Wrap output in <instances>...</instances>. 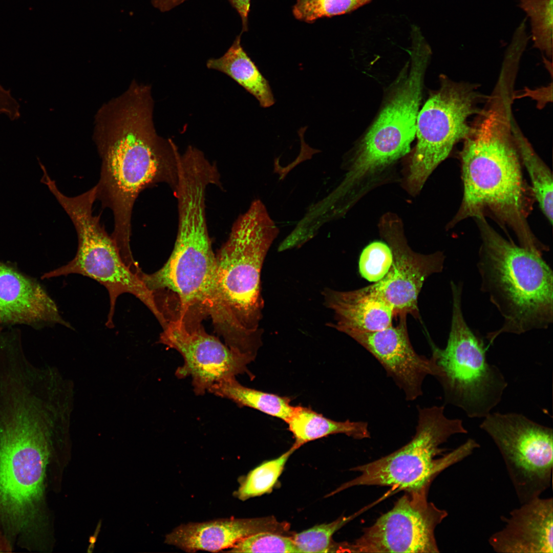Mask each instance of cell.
Masks as SVG:
<instances>
[{
    "instance_id": "6da1fadb",
    "label": "cell",
    "mask_w": 553,
    "mask_h": 553,
    "mask_svg": "<svg viewBox=\"0 0 553 553\" xmlns=\"http://www.w3.org/2000/svg\"><path fill=\"white\" fill-rule=\"evenodd\" d=\"M153 108L151 86L133 80L95 116L93 139L101 160L96 198L112 211L111 236L124 258L132 256V215L140 193L161 182L174 190L177 181L179 152L157 134Z\"/></svg>"
},
{
    "instance_id": "7a4b0ae2",
    "label": "cell",
    "mask_w": 553,
    "mask_h": 553,
    "mask_svg": "<svg viewBox=\"0 0 553 553\" xmlns=\"http://www.w3.org/2000/svg\"><path fill=\"white\" fill-rule=\"evenodd\" d=\"M71 416L38 394L0 398V522L13 545L46 548L47 467L56 445L67 441Z\"/></svg>"
},
{
    "instance_id": "3957f363",
    "label": "cell",
    "mask_w": 553,
    "mask_h": 553,
    "mask_svg": "<svg viewBox=\"0 0 553 553\" xmlns=\"http://www.w3.org/2000/svg\"><path fill=\"white\" fill-rule=\"evenodd\" d=\"M467 136L460 153L463 194L452 228L470 218L491 214L510 228L521 247L542 254L548 247L531 231L530 202L512 132L509 100L496 98Z\"/></svg>"
},
{
    "instance_id": "277c9868",
    "label": "cell",
    "mask_w": 553,
    "mask_h": 553,
    "mask_svg": "<svg viewBox=\"0 0 553 553\" xmlns=\"http://www.w3.org/2000/svg\"><path fill=\"white\" fill-rule=\"evenodd\" d=\"M278 233L263 205L256 201L234 223L216 255V288L209 316L232 349L248 347L262 330L261 270Z\"/></svg>"
},
{
    "instance_id": "5b68a950",
    "label": "cell",
    "mask_w": 553,
    "mask_h": 553,
    "mask_svg": "<svg viewBox=\"0 0 553 553\" xmlns=\"http://www.w3.org/2000/svg\"><path fill=\"white\" fill-rule=\"evenodd\" d=\"M482 244L477 268L481 289L503 322L486 336L492 345L500 335L548 328L553 322V273L542 254L508 241L486 221L475 218Z\"/></svg>"
},
{
    "instance_id": "8992f818",
    "label": "cell",
    "mask_w": 553,
    "mask_h": 553,
    "mask_svg": "<svg viewBox=\"0 0 553 553\" xmlns=\"http://www.w3.org/2000/svg\"><path fill=\"white\" fill-rule=\"evenodd\" d=\"M205 198L197 192L179 195L178 228L173 250L160 269L140 274L168 321L202 322L212 305L217 264L207 230Z\"/></svg>"
},
{
    "instance_id": "52a82bcc",
    "label": "cell",
    "mask_w": 553,
    "mask_h": 553,
    "mask_svg": "<svg viewBox=\"0 0 553 553\" xmlns=\"http://www.w3.org/2000/svg\"><path fill=\"white\" fill-rule=\"evenodd\" d=\"M459 419L444 414V406L420 407L416 432L406 445L394 452L351 470L360 473L336 491L358 485L388 486L405 492L429 490L439 473L471 455L480 445L474 439L446 454L441 448L452 436L466 434Z\"/></svg>"
},
{
    "instance_id": "ba28073f",
    "label": "cell",
    "mask_w": 553,
    "mask_h": 553,
    "mask_svg": "<svg viewBox=\"0 0 553 553\" xmlns=\"http://www.w3.org/2000/svg\"><path fill=\"white\" fill-rule=\"evenodd\" d=\"M453 298L451 328L446 347L433 342L431 358L442 386L445 402L463 410L470 418H484L502 399L507 382L486 359L483 341L467 324L461 306L462 283H451Z\"/></svg>"
},
{
    "instance_id": "9c48e42d",
    "label": "cell",
    "mask_w": 553,
    "mask_h": 553,
    "mask_svg": "<svg viewBox=\"0 0 553 553\" xmlns=\"http://www.w3.org/2000/svg\"><path fill=\"white\" fill-rule=\"evenodd\" d=\"M96 192L92 188L74 197L63 194L57 201L71 219L77 232L78 248L74 258L66 264L45 273L42 279L78 274L103 285L109 293L110 310L106 326L114 327L113 318L116 300L125 293L132 294L152 312L161 327L166 321L140 273L133 271L123 260L116 242L101 224L100 215L93 214Z\"/></svg>"
},
{
    "instance_id": "30bf717a",
    "label": "cell",
    "mask_w": 553,
    "mask_h": 553,
    "mask_svg": "<svg viewBox=\"0 0 553 553\" xmlns=\"http://www.w3.org/2000/svg\"><path fill=\"white\" fill-rule=\"evenodd\" d=\"M440 79L439 88L431 92L417 119V143L404 182L413 196L420 192L455 144L469 135L472 127L468 119L479 112V95L475 86L444 75Z\"/></svg>"
},
{
    "instance_id": "8fae6325",
    "label": "cell",
    "mask_w": 553,
    "mask_h": 553,
    "mask_svg": "<svg viewBox=\"0 0 553 553\" xmlns=\"http://www.w3.org/2000/svg\"><path fill=\"white\" fill-rule=\"evenodd\" d=\"M479 427L500 452L520 504L540 497L551 483L552 429L513 412H491Z\"/></svg>"
},
{
    "instance_id": "7c38bea8",
    "label": "cell",
    "mask_w": 553,
    "mask_h": 553,
    "mask_svg": "<svg viewBox=\"0 0 553 553\" xmlns=\"http://www.w3.org/2000/svg\"><path fill=\"white\" fill-rule=\"evenodd\" d=\"M429 490L406 492L393 508L364 529L353 543L339 545L352 552H439L435 530L448 515L429 502Z\"/></svg>"
},
{
    "instance_id": "4fadbf2b",
    "label": "cell",
    "mask_w": 553,
    "mask_h": 553,
    "mask_svg": "<svg viewBox=\"0 0 553 553\" xmlns=\"http://www.w3.org/2000/svg\"><path fill=\"white\" fill-rule=\"evenodd\" d=\"M410 62L392 86L376 119L358 145L397 160L407 155L416 136L423 80L430 55L421 42L414 45Z\"/></svg>"
},
{
    "instance_id": "5bb4252c",
    "label": "cell",
    "mask_w": 553,
    "mask_h": 553,
    "mask_svg": "<svg viewBox=\"0 0 553 553\" xmlns=\"http://www.w3.org/2000/svg\"><path fill=\"white\" fill-rule=\"evenodd\" d=\"M159 342L177 351L184 363L175 375L179 378L190 376L197 395H204L215 384L246 373L251 377L247 365L255 356L229 348L219 338L206 332L202 322H168Z\"/></svg>"
},
{
    "instance_id": "9a60e30c",
    "label": "cell",
    "mask_w": 553,
    "mask_h": 553,
    "mask_svg": "<svg viewBox=\"0 0 553 553\" xmlns=\"http://www.w3.org/2000/svg\"><path fill=\"white\" fill-rule=\"evenodd\" d=\"M378 228L392 251L393 262L385 277L369 286L391 306L395 317L410 314L419 318V292L429 276L442 271L445 256L441 251L429 254L414 251L408 244L402 222L395 214H384Z\"/></svg>"
},
{
    "instance_id": "2e32d148",
    "label": "cell",
    "mask_w": 553,
    "mask_h": 553,
    "mask_svg": "<svg viewBox=\"0 0 553 553\" xmlns=\"http://www.w3.org/2000/svg\"><path fill=\"white\" fill-rule=\"evenodd\" d=\"M407 316H399L395 326L392 324L378 331L350 330L345 333L368 351L402 390L406 400L413 401L422 395L425 378L428 375L435 377L437 369L431 358L418 354L412 347Z\"/></svg>"
},
{
    "instance_id": "e0dca14e",
    "label": "cell",
    "mask_w": 553,
    "mask_h": 553,
    "mask_svg": "<svg viewBox=\"0 0 553 553\" xmlns=\"http://www.w3.org/2000/svg\"><path fill=\"white\" fill-rule=\"evenodd\" d=\"M55 324L72 328L36 280L0 260V326Z\"/></svg>"
},
{
    "instance_id": "ac0fdd59",
    "label": "cell",
    "mask_w": 553,
    "mask_h": 553,
    "mask_svg": "<svg viewBox=\"0 0 553 553\" xmlns=\"http://www.w3.org/2000/svg\"><path fill=\"white\" fill-rule=\"evenodd\" d=\"M488 542L499 553H552L553 499L538 497L513 509Z\"/></svg>"
},
{
    "instance_id": "d6986e66",
    "label": "cell",
    "mask_w": 553,
    "mask_h": 553,
    "mask_svg": "<svg viewBox=\"0 0 553 553\" xmlns=\"http://www.w3.org/2000/svg\"><path fill=\"white\" fill-rule=\"evenodd\" d=\"M289 525L274 517L222 519L181 524L165 537V542L186 552H217L231 548L257 533L271 531L288 536Z\"/></svg>"
},
{
    "instance_id": "ffe728a7",
    "label": "cell",
    "mask_w": 553,
    "mask_h": 553,
    "mask_svg": "<svg viewBox=\"0 0 553 553\" xmlns=\"http://www.w3.org/2000/svg\"><path fill=\"white\" fill-rule=\"evenodd\" d=\"M322 295L325 306L334 313V322L328 325L344 333L378 331L392 324L391 306L369 286L347 291L325 288Z\"/></svg>"
},
{
    "instance_id": "44dd1931",
    "label": "cell",
    "mask_w": 553,
    "mask_h": 553,
    "mask_svg": "<svg viewBox=\"0 0 553 553\" xmlns=\"http://www.w3.org/2000/svg\"><path fill=\"white\" fill-rule=\"evenodd\" d=\"M240 40V36H237L222 56L209 59L206 66L230 77L253 95L261 107H271L275 101L269 81L245 52Z\"/></svg>"
},
{
    "instance_id": "7402d4cb",
    "label": "cell",
    "mask_w": 553,
    "mask_h": 553,
    "mask_svg": "<svg viewBox=\"0 0 553 553\" xmlns=\"http://www.w3.org/2000/svg\"><path fill=\"white\" fill-rule=\"evenodd\" d=\"M286 422L295 439L293 445L296 449L310 441L333 434H344L356 439L370 437L367 422L335 421L300 406L294 407Z\"/></svg>"
},
{
    "instance_id": "603a6c76",
    "label": "cell",
    "mask_w": 553,
    "mask_h": 553,
    "mask_svg": "<svg viewBox=\"0 0 553 553\" xmlns=\"http://www.w3.org/2000/svg\"><path fill=\"white\" fill-rule=\"evenodd\" d=\"M207 392L230 399L239 407L253 408L285 422L294 409V406L290 405V398L244 387L236 377L215 384Z\"/></svg>"
},
{
    "instance_id": "cb8c5ba5",
    "label": "cell",
    "mask_w": 553,
    "mask_h": 553,
    "mask_svg": "<svg viewBox=\"0 0 553 553\" xmlns=\"http://www.w3.org/2000/svg\"><path fill=\"white\" fill-rule=\"evenodd\" d=\"M512 132L520 159L530 178L533 195L543 214L551 224L553 218V184L551 171L513 124Z\"/></svg>"
},
{
    "instance_id": "d4e9b609",
    "label": "cell",
    "mask_w": 553,
    "mask_h": 553,
    "mask_svg": "<svg viewBox=\"0 0 553 553\" xmlns=\"http://www.w3.org/2000/svg\"><path fill=\"white\" fill-rule=\"evenodd\" d=\"M296 450L292 445L280 456L265 461L251 470L241 480L235 495L240 500L244 501L270 492L288 458Z\"/></svg>"
},
{
    "instance_id": "484cf974",
    "label": "cell",
    "mask_w": 553,
    "mask_h": 553,
    "mask_svg": "<svg viewBox=\"0 0 553 553\" xmlns=\"http://www.w3.org/2000/svg\"><path fill=\"white\" fill-rule=\"evenodd\" d=\"M520 7L530 18L534 46L551 56L553 0H520Z\"/></svg>"
},
{
    "instance_id": "4316f807",
    "label": "cell",
    "mask_w": 553,
    "mask_h": 553,
    "mask_svg": "<svg viewBox=\"0 0 553 553\" xmlns=\"http://www.w3.org/2000/svg\"><path fill=\"white\" fill-rule=\"evenodd\" d=\"M352 518L342 517L329 523L315 525L291 537L300 552H335L336 543H333L332 537Z\"/></svg>"
},
{
    "instance_id": "83f0119b",
    "label": "cell",
    "mask_w": 553,
    "mask_h": 553,
    "mask_svg": "<svg viewBox=\"0 0 553 553\" xmlns=\"http://www.w3.org/2000/svg\"><path fill=\"white\" fill-rule=\"evenodd\" d=\"M372 0H297L293 7L294 16L306 23L318 18L352 12Z\"/></svg>"
},
{
    "instance_id": "f1b7e54d",
    "label": "cell",
    "mask_w": 553,
    "mask_h": 553,
    "mask_svg": "<svg viewBox=\"0 0 553 553\" xmlns=\"http://www.w3.org/2000/svg\"><path fill=\"white\" fill-rule=\"evenodd\" d=\"M392 262V252L388 245L374 242L367 246L360 256L359 272L368 281L375 283L387 274Z\"/></svg>"
},
{
    "instance_id": "f546056e",
    "label": "cell",
    "mask_w": 553,
    "mask_h": 553,
    "mask_svg": "<svg viewBox=\"0 0 553 553\" xmlns=\"http://www.w3.org/2000/svg\"><path fill=\"white\" fill-rule=\"evenodd\" d=\"M232 552H300L291 536L271 531L251 535L230 548Z\"/></svg>"
},
{
    "instance_id": "4dcf8cb0",
    "label": "cell",
    "mask_w": 553,
    "mask_h": 553,
    "mask_svg": "<svg viewBox=\"0 0 553 553\" xmlns=\"http://www.w3.org/2000/svg\"><path fill=\"white\" fill-rule=\"evenodd\" d=\"M239 13L242 22L243 31L247 30V17L250 0H228Z\"/></svg>"
},
{
    "instance_id": "1f68e13d",
    "label": "cell",
    "mask_w": 553,
    "mask_h": 553,
    "mask_svg": "<svg viewBox=\"0 0 553 553\" xmlns=\"http://www.w3.org/2000/svg\"><path fill=\"white\" fill-rule=\"evenodd\" d=\"M13 545L3 531L0 522V552H8L12 551Z\"/></svg>"
}]
</instances>
